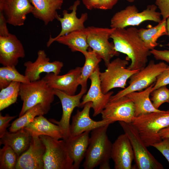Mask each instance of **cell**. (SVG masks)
<instances>
[{"instance_id":"cell-21","label":"cell","mask_w":169,"mask_h":169,"mask_svg":"<svg viewBox=\"0 0 169 169\" xmlns=\"http://www.w3.org/2000/svg\"><path fill=\"white\" fill-rule=\"evenodd\" d=\"M92 102H89L84 105L81 111L78 110L72 117L70 126V136H74L87 131H91L99 127L111 124L108 121L102 120L95 121L90 116Z\"/></svg>"},{"instance_id":"cell-29","label":"cell","mask_w":169,"mask_h":169,"mask_svg":"<svg viewBox=\"0 0 169 169\" xmlns=\"http://www.w3.org/2000/svg\"><path fill=\"white\" fill-rule=\"evenodd\" d=\"M84 56L85 63L82 67L81 73L78 80L81 88L87 89L88 79L102 59L90 48L88 49L87 53Z\"/></svg>"},{"instance_id":"cell-24","label":"cell","mask_w":169,"mask_h":169,"mask_svg":"<svg viewBox=\"0 0 169 169\" xmlns=\"http://www.w3.org/2000/svg\"><path fill=\"white\" fill-rule=\"evenodd\" d=\"M32 136L45 135L57 140L63 139L60 127L48 120L43 115L36 116L33 121L24 127Z\"/></svg>"},{"instance_id":"cell-35","label":"cell","mask_w":169,"mask_h":169,"mask_svg":"<svg viewBox=\"0 0 169 169\" xmlns=\"http://www.w3.org/2000/svg\"><path fill=\"white\" fill-rule=\"evenodd\" d=\"M169 84V66L164 69L157 77L153 87L152 91L163 86Z\"/></svg>"},{"instance_id":"cell-10","label":"cell","mask_w":169,"mask_h":169,"mask_svg":"<svg viewBox=\"0 0 169 169\" xmlns=\"http://www.w3.org/2000/svg\"><path fill=\"white\" fill-rule=\"evenodd\" d=\"M89 47L101 59L106 66L114 56L119 53L115 49L113 43L109 39L115 28L89 26L86 28Z\"/></svg>"},{"instance_id":"cell-41","label":"cell","mask_w":169,"mask_h":169,"mask_svg":"<svg viewBox=\"0 0 169 169\" xmlns=\"http://www.w3.org/2000/svg\"><path fill=\"white\" fill-rule=\"evenodd\" d=\"M7 23H8L4 15L0 12V36H7L9 34Z\"/></svg>"},{"instance_id":"cell-36","label":"cell","mask_w":169,"mask_h":169,"mask_svg":"<svg viewBox=\"0 0 169 169\" xmlns=\"http://www.w3.org/2000/svg\"><path fill=\"white\" fill-rule=\"evenodd\" d=\"M152 146L161 152L169 163V138H164L161 141L153 144Z\"/></svg>"},{"instance_id":"cell-13","label":"cell","mask_w":169,"mask_h":169,"mask_svg":"<svg viewBox=\"0 0 169 169\" xmlns=\"http://www.w3.org/2000/svg\"><path fill=\"white\" fill-rule=\"evenodd\" d=\"M54 94L59 99L62 106L63 113L59 121L54 119L50 121L58 125L60 128L64 140L70 136V120L72 113L76 107L80 108V100L86 92L87 89L81 88L77 95H68L57 89H53Z\"/></svg>"},{"instance_id":"cell-8","label":"cell","mask_w":169,"mask_h":169,"mask_svg":"<svg viewBox=\"0 0 169 169\" xmlns=\"http://www.w3.org/2000/svg\"><path fill=\"white\" fill-rule=\"evenodd\" d=\"M129 60L118 57L110 62L105 72H100V78L103 93L105 94L115 88H125L127 80L138 70H131L126 66Z\"/></svg>"},{"instance_id":"cell-23","label":"cell","mask_w":169,"mask_h":169,"mask_svg":"<svg viewBox=\"0 0 169 169\" xmlns=\"http://www.w3.org/2000/svg\"><path fill=\"white\" fill-rule=\"evenodd\" d=\"M33 6L32 13L45 25L56 19L57 11L61 9L63 0H30Z\"/></svg>"},{"instance_id":"cell-28","label":"cell","mask_w":169,"mask_h":169,"mask_svg":"<svg viewBox=\"0 0 169 169\" xmlns=\"http://www.w3.org/2000/svg\"><path fill=\"white\" fill-rule=\"evenodd\" d=\"M166 20L162 19L157 25L154 27L138 29L140 37L150 50L154 49L158 45L157 41L160 37L167 35Z\"/></svg>"},{"instance_id":"cell-18","label":"cell","mask_w":169,"mask_h":169,"mask_svg":"<svg viewBox=\"0 0 169 169\" xmlns=\"http://www.w3.org/2000/svg\"><path fill=\"white\" fill-rule=\"evenodd\" d=\"M25 56V52L21 41L15 35L0 36V63L3 66H15L18 59Z\"/></svg>"},{"instance_id":"cell-19","label":"cell","mask_w":169,"mask_h":169,"mask_svg":"<svg viewBox=\"0 0 169 169\" xmlns=\"http://www.w3.org/2000/svg\"><path fill=\"white\" fill-rule=\"evenodd\" d=\"M82 68L76 67L62 75L53 73L47 74L43 78L52 89L58 90L68 95H74L79 85L78 80Z\"/></svg>"},{"instance_id":"cell-7","label":"cell","mask_w":169,"mask_h":169,"mask_svg":"<svg viewBox=\"0 0 169 169\" xmlns=\"http://www.w3.org/2000/svg\"><path fill=\"white\" fill-rule=\"evenodd\" d=\"M167 66L164 62L155 63L153 60H151L145 67L130 77L129 85L127 87L111 96L109 101L116 100L131 93L145 89L156 82L157 76Z\"/></svg>"},{"instance_id":"cell-9","label":"cell","mask_w":169,"mask_h":169,"mask_svg":"<svg viewBox=\"0 0 169 169\" xmlns=\"http://www.w3.org/2000/svg\"><path fill=\"white\" fill-rule=\"evenodd\" d=\"M131 145L139 169H163V165L149 151L138 132L131 123L119 121Z\"/></svg>"},{"instance_id":"cell-16","label":"cell","mask_w":169,"mask_h":169,"mask_svg":"<svg viewBox=\"0 0 169 169\" xmlns=\"http://www.w3.org/2000/svg\"><path fill=\"white\" fill-rule=\"evenodd\" d=\"M45 149L39 136H32L29 147L18 158L16 169H44Z\"/></svg>"},{"instance_id":"cell-38","label":"cell","mask_w":169,"mask_h":169,"mask_svg":"<svg viewBox=\"0 0 169 169\" xmlns=\"http://www.w3.org/2000/svg\"><path fill=\"white\" fill-rule=\"evenodd\" d=\"M15 116H10L6 114L3 116L1 113L0 114V138H1L7 131L6 129L9 126L10 121L14 119Z\"/></svg>"},{"instance_id":"cell-4","label":"cell","mask_w":169,"mask_h":169,"mask_svg":"<svg viewBox=\"0 0 169 169\" xmlns=\"http://www.w3.org/2000/svg\"><path fill=\"white\" fill-rule=\"evenodd\" d=\"M131 124L138 132L145 146H152L162 140L159 132L169 125V110L135 117Z\"/></svg>"},{"instance_id":"cell-6","label":"cell","mask_w":169,"mask_h":169,"mask_svg":"<svg viewBox=\"0 0 169 169\" xmlns=\"http://www.w3.org/2000/svg\"><path fill=\"white\" fill-rule=\"evenodd\" d=\"M39 137L46 149L43 157L44 169H74L73 162L64 140L43 135Z\"/></svg>"},{"instance_id":"cell-34","label":"cell","mask_w":169,"mask_h":169,"mask_svg":"<svg viewBox=\"0 0 169 169\" xmlns=\"http://www.w3.org/2000/svg\"><path fill=\"white\" fill-rule=\"evenodd\" d=\"M150 99L154 107L158 109L165 103L169 102V89L166 86H161L152 91Z\"/></svg>"},{"instance_id":"cell-43","label":"cell","mask_w":169,"mask_h":169,"mask_svg":"<svg viewBox=\"0 0 169 169\" xmlns=\"http://www.w3.org/2000/svg\"><path fill=\"white\" fill-rule=\"evenodd\" d=\"M159 134L162 139L165 138H169V125L161 130Z\"/></svg>"},{"instance_id":"cell-12","label":"cell","mask_w":169,"mask_h":169,"mask_svg":"<svg viewBox=\"0 0 169 169\" xmlns=\"http://www.w3.org/2000/svg\"><path fill=\"white\" fill-rule=\"evenodd\" d=\"M100 72L99 65L89 78L91 80L90 86L86 94L83 96L80 104V108H83L87 103L91 102L94 117L101 113L114 93L113 91L105 94L103 93L100 78Z\"/></svg>"},{"instance_id":"cell-5","label":"cell","mask_w":169,"mask_h":169,"mask_svg":"<svg viewBox=\"0 0 169 169\" xmlns=\"http://www.w3.org/2000/svg\"><path fill=\"white\" fill-rule=\"evenodd\" d=\"M157 8L154 4L149 5L145 9L139 12L135 5L127 6L112 16L110 20V28H125L128 26H138L147 21L158 23L162 20L160 12L156 11Z\"/></svg>"},{"instance_id":"cell-2","label":"cell","mask_w":169,"mask_h":169,"mask_svg":"<svg viewBox=\"0 0 169 169\" xmlns=\"http://www.w3.org/2000/svg\"><path fill=\"white\" fill-rule=\"evenodd\" d=\"M110 125L91 131L89 145L83 164L84 169H93L99 166L100 169H110V159L112 144L107 134Z\"/></svg>"},{"instance_id":"cell-37","label":"cell","mask_w":169,"mask_h":169,"mask_svg":"<svg viewBox=\"0 0 169 169\" xmlns=\"http://www.w3.org/2000/svg\"><path fill=\"white\" fill-rule=\"evenodd\" d=\"M155 4L160 10L162 19L169 17V0H156Z\"/></svg>"},{"instance_id":"cell-46","label":"cell","mask_w":169,"mask_h":169,"mask_svg":"<svg viewBox=\"0 0 169 169\" xmlns=\"http://www.w3.org/2000/svg\"></svg>"},{"instance_id":"cell-17","label":"cell","mask_w":169,"mask_h":169,"mask_svg":"<svg viewBox=\"0 0 169 169\" xmlns=\"http://www.w3.org/2000/svg\"><path fill=\"white\" fill-rule=\"evenodd\" d=\"M80 4V1L77 0L69 9L72 11L70 13H69L67 11L64 10L63 11V17H61L58 14L57 15L56 19L60 23L61 30L58 35L55 37L53 38L50 36L46 43L47 47H49L56 39L60 37L85 28L84 23L88 19L87 13H82L79 18H78L76 15L77 8Z\"/></svg>"},{"instance_id":"cell-32","label":"cell","mask_w":169,"mask_h":169,"mask_svg":"<svg viewBox=\"0 0 169 169\" xmlns=\"http://www.w3.org/2000/svg\"><path fill=\"white\" fill-rule=\"evenodd\" d=\"M21 83L12 81L7 87L1 90L0 111L14 103L19 95Z\"/></svg>"},{"instance_id":"cell-45","label":"cell","mask_w":169,"mask_h":169,"mask_svg":"<svg viewBox=\"0 0 169 169\" xmlns=\"http://www.w3.org/2000/svg\"><path fill=\"white\" fill-rule=\"evenodd\" d=\"M127 1L130 3H132L137 0H126Z\"/></svg>"},{"instance_id":"cell-1","label":"cell","mask_w":169,"mask_h":169,"mask_svg":"<svg viewBox=\"0 0 169 169\" xmlns=\"http://www.w3.org/2000/svg\"><path fill=\"white\" fill-rule=\"evenodd\" d=\"M138 29L134 27L116 28L110 38L113 40L115 50L127 55L126 59L131 62L127 68L131 70H140L146 65L150 50L140 37Z\"/></svg>"},{"instance_id":"cell-31","label":"cell","mask_w":169,"mask_h":169,"mask_svg":"<svg viewBox=\"0 0 169 169\" xmlns=\"http://www.w3.org/2000/svg\"><path fill=\"white\" fill-rule=\"evenodd\" d=\"M28 83L31 81L24 75L20 74L15 66H3L0 68V89L5 88L12 81Z\"/></svg>"},{"instance_id":"cell-39","label":"cell","mask_w":169,"mask_h":169,"mask_svg":"<svg viewBox=\"0 0 169 169\" xmlns=\"http://www.w3.org/2000/svg\"><path fill=\"white\" fill-rule=\"evenodd\" d=\"M151 54L157 60H161L169 63V50H158L153 49L150 50Z\"/></svg>"},{"instance_id":"cell-3","label":"cell","mask_w":169,"mask_h":169,"mask_svg":"<svg viewBox=\"0 0 169 169\" xmlns=\"http://www.w3.org/2000/svg\"><path fill=\"white\" fill-rule=\"evenodd\" d=\"M19 95L23 101L19 117L23 115L28 109L40 104L46 114L49 110L54 100L53 90L43 78L26 83H21Z\"/></svg>"},{"instance_id":"cell-44","label":"cell","mask_w":169,"mask_h":169,"mask_svg":"<svg viewBox=\"0 0 169 169\" xmlns=\"http://www.w3.org/2000/svg\"><path fill=\"white\" fill-rule=\"evenodd\" d=\"M166 26L167 35L169 36V17H168L166 19ZM166 45L169 47V42Z\"/></svg>"},{"instance_id":"cell-20","label":"cell","mask_w":169,"mask_h":169,"mask_svg":"<svg viewBox=\"0 0 169 169\" xmlns=\"http://www.w3.org/2000/svg\"><path fill=\"white\" fill-rule=\"evenodd\" d=\"M111 158L115 169L132 168L134 155L130 140L125 133L119 136L112 144Z\"/></svg>"},{"instance_id":"cell-27","label":"cell","mask_w":169,"mask_h":169,"mask_svg":"<svg viewBox=\"0 0 169 169\" xmlns=\"http://www.w3.org/2000/svg\"><path fill=\"white\" fill-rule=\"evenodd\" d=\"M87 39L85 28L60 37L55 41L67 46L72 52H79L84 56L87 53L89 47Z\"/></svg>"},{"instance_id":"cell-14","label":"cell","mask_w":169,"mask_h":169,"mask_svg":"<svg viewBox=\"0 0 169 169\" xmlns=\"http://www.w3.org/2000/svg\"><path fill=\"white\" fill-rule=\"evenodd\" d=\"M38 57L34 62H25L24 66L25 68L24 75L30 81L40 79V74L43 73L59 74L64 66L62 62L55 61L51 62L44 50H39L37 53Z\"/></svg>"},{"instance_id":"cell-25","label":"cell","mask_w":169,"mask_h":169,"mask_svg":"<svg viewBox=\"0 0 169 169\" xmlns=\"http://www.w3.org/2000/svg\"><path fill=\"white\" fill-rule=\"evenodd\" d=\"M0 145L10 146L16 153L18 158L29 147L32 136L24 128L16 131H6L0 138Z\"/></svg>"},{"instance_id":"cell-22","label":"cell","mask_w":169,"mask_h":169,"mask_svg":"<svg viewBox=\"0 0 169 169\" xmlns=\"http://www.w3.org/2000/svg\"><path fill=\"white\" fill-rule=\"evenodd\" d=\"M90 131L84 132L65 140L69 155L73 162L74 169H78L85 157L89 145Z\"/></svg>"},{"instance_id":"cell-26","label":"cell","mask_w":169,"mask_h":169,"mask_svg":"<svg viewBox=\"0 0 169 169\" xmlns=\"http://www.w3.org/2000/svg\"><path fill=\"white\" fill-rule=\"evenodd\" d=\"M155 83L144 90L132 92L126 95L132 101L134 104L135 117L151 112L162 111L157 109L154 107L150 98Z\"/></svg>"},{"instance_id":"cell-11","label":"cell","mask_w":169,"mask_h":169,"mask_svg":"<svg viewBox=\"0 0 169 169\" xmlns=\"http://www.w3.org/2000/svg\"><path fill=\"white\" fill-rule=\"evenodd\" d=\"M135 112L133 102L125 95L109 101L101 114L102 119L110 124L116 121L131 123L135 117Z\"/></svg>"},{"instance_id":"cell-15","label":"cell","mask_w":169,"mask_h":169,"mask_svg":"<svg viewBox=\"0 0 169 169\" xmlns=\"http://www.w3.org/2000/svg\"><path fill=\"white\" fill-rule=\"evenodd\" d=\"M33 9L30 0H0V12L8 23L14 26L23 25L27 15Z\"/></svg>"},{"instance_id":"cell-40","label":"cell","mask_w":169,"mask_h":169,"mask_svg":"<svg viewBox=\"0 0 169 169\" xmlns=\"http://www.w3.org/2000/svg\"><path fill=\"white\" fill-rule=\"evenodd\" d=\"M119 0H99L97 9L104 10L112 9Z\"/></svg>"},{"instance_id":"cell-33","label":"cell","mask_w":169,"mask_h":169,"mask_svg":"<svg viewBox=\"0 0 169 169\" xmlns=\"http://www.w3.org/2000/svg\"><path fill=\"white\" fill-rule=\"evenodd\" d=\"M18 157L9 146H4L0 150V169H15Z\"/></svg>"},{"instance_id":"cell-42","label":"cell","mask_w":169,"mask_h":169,"mask_svg":"<svg viewBox=\"0 0 169 169\" xmlns=\"http://www.w3.org/2000/svg\"><path fill=\"white\" fill-rule=\"evenodd\" d=\"M86 8L89 10L97 9L99 0H82Z\"/></svg>"},{"instance_id":"cell-30","label":"cell","mask_w":169,"mask_h":169,"mask_svg":"<svg viewBox=\"0 0 169 169\" xmlns=\"http://www.w3.org/2000/svg\"><path fill=\"white\" fill-rule=\"evenodd\" d=\"M46 113L40 104L37 105L28 110L22 116L14 121L9 127V131H16L28 125L37 116Z\"/></svg>"}]
</instances>
